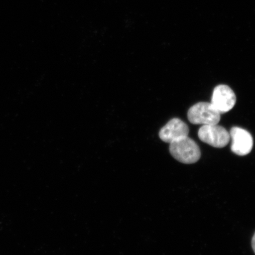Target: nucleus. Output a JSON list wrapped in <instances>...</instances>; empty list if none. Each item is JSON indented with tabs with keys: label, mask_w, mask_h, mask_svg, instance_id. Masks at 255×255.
Returning a JSON list of instances; mask_svg holds the SVG:
<instances>
[{
	"label": "nucleus",
	"mask_w": 255,
	"mask_h": 255,
	"mask_svg": "<svg viewBox=\"0 0 255 255\" xmlns=\"http://www.w3.org/2000/svg\"><path fill=\"white\" fill-rule=\"evenodd\" d=\"M252 245H253V248L254 253H255V234L253 238V241H252Z\"/></svg>",
	"instance_id": "nucleus-7"
},
{
	"label": "nucleus",
	"mask_w": 255,
	"mask_h": 255,
	"mask_svg": "<svg viewBox=\"0 0 255 255\" xmlns=\"http://www.w3.org/2000/svg\"><path fill=\"white\" fill-rule=\"evenodd\" d=\"M237 102L235 92L228 85L217 86L213 91L211 104L220 113L225 114L234 107Z\"/></svg>",
	"instance_id": "nucleus-4"
},
{
	"label": "nucleus",
	"mask_w": 255,
	"mask_h": 255,
	"mask_svg": "<svg viewBox=\"0 0 255 255\" xmlns=\"http://www.w3.org/2000/svg\"><path fill=\"white\" fill-rule=\"evenodd\" d=\"M229 133L232 142V152L240 156L250 154L254 145V140L251 133L248 130L237 127L232 128Z\"/></svg>",
	"instance_id": "nucleus-5"
},
{
	"label": "nucleus",
	"mask_w": 255,
	"mask_h": 255,
	"mask_svg": "<svg viewBox=\"0 0 255 255\" xmlns=\"http://www.w3.org/2000/svg\"><path fill=\"white\" fill-rule=\"evenodd\" d=\"M189 128L187 124L178 119L171 120L159 132V138L164 142L171 143L175 139L187 136Z\"/></svg>",
	"instance_id": "nucleus-6"
},
{
	"label": "nucleus",
	"mask_w": 255,
	"mask_h": 255,
	"mask_svg": "<svg viewBox=\"0 0 255 255\" xmlns=\"http://www.w3.org/2000/svg\"><path fill=\"white\" fill-rule=\"evenodd\" d=\"M170 152L175 159L184 164L195 163L201 157L199 145L188 136L170 143Z\"/></svg>",
	"instance_id": "nucleus-1"
},
{
	"label": "nucleus",
	"mask_w": 255,
	"mask_h": 255,
	"mask_svg": "<svg viewBox=\"0 0 255 255\" xmlns=\"http://www.w3.org/2000/svg\"><path fill=\"white\" fill-rule=\"evenodd\" d=\"M188 119L195 125H214L221 120V113L211 103H199L191 107L187 113Z\"/></svg>",
	"instance_id": "nucleus-2"
},
{
	"label": "nucleus",
	"mask_w": 255,
	"mask_h": 255,
	"mask_svg": "<svg viewBox=\"0 0 255 255\" xmlns=\"http://www.w3.org/2000/svg\"><path fill=\"white\" fill-rule=\"evenodd\" d=\"M198 136L201 141L215 148L225 147L231 140L230 133L218 124L203 126L199 130Z\"/></svg>",
	"instance_id": "nucleus-3"
}]
</instances>
